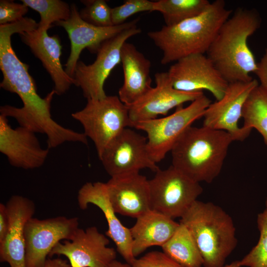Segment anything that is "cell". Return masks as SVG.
I'll use <instances>...</instances> for the list:
<instances>
[{"label": "cell", "mask_w": 267, "mask_h": 267, "mask_svg": "<svg viewBox=\"0 0 267 267\" xmlns=\"http://www.w3.org/2000/svg\"><path fill=\"white\" fill-rule=\"evenodd\" d=\"M261 18L256 10L236 9L223 23L206 55L228 83L253 79L257 62L248 44L249 38L260 27Z\"/></svg>", "instance_id": "obj_1"}, {"label": "cell", "mask_w": 267, "mask_h": 267, "mask_svg": "<svg viewBox=\"0 0 267 267\" xmlns=\"http://www.w3.org/2000/svg\"><path fill=\"white\" fill-rule=\"evenodd\" d=\"M223 0L211 2L200 15L173 26L149 32L148 37L162 52L166 65L196 54H205L223 23L232 14Z\"/></svg>", "instance_id": "obj_2"}, {"label": "cell", "mask_w": 267, "mask_h": 267, "mask_svg": "<svg viewBox=\"0 0 267 267\" xmlns=\"http://www.w3.org/2000/svg\"><path fill=\"white\" fill-rule=\"evenodd\" d=\"M233 141L225 131L191 126L171 150L172 165L196 182L211 183L220 174Z\"/></svg>", "instance_id": "obj_3"}, {"label": "cell", "mask_w": 267, "mask_h": 267, "mask_svg": "<svg viewBox=\"0 0 267 267\" xmlns=\"http://www.w3.org/2000/svg\"><path fill=\"white\" fill-rule=\"evenodd\" d=\"M194 238L204 267H222L237 240L231 217L212 202L196 200L180 218Z\"/></svg>", "instance_id": "obj_4"}, {"label": "cell", "mask_w": 267, "mask_h": 267, "mask_svg": "<svg viewBox=\"0 0 267 267\" xmlns=\"http://www.w3.org/2000/svg\"><path fill=\"white\" fill-rule=\"evenodd\" d=\"M71 116L81 123L84 134L94 143L99 159L123 130L133 125L128 106L116 95L88 99L84 108Z\"/></svg>", "instance_id": "obj_5"}, {"label": "cell", "mask_w": 267, "mask_h": 267, "mask_svg": "<svg viewBox=\"0 0 267 267\" xmlns=\"http://www.w3.org/2000/svg\"><path fill=\"white\" fill-rule=\"evenodd\" d=\"M211 103L203 94L187 106L177 107L170 115L134 123L132 127L146 134L148 153L152 160L157 163L171 151L186 129L203 117Z\"/></svg>", "instance_id": "obj_6"}, {"label": "cell", "mask_w": 267, "mask_h": 267, "mask_svg": "<svg viewBox=\"0 0 267 267\" xmlns=\"http://www.w3.org/2000/svg\"><path fill=\"white\" fill-rule=\"evenodd\" d=\"M151 210L173 219L181 218L202 192L200 183L172 165L149 180Z\"/></svg>", "instance_id": "obj_7"}, {"label": "cell", "mask_w": 267, "mask_h": 267, "mask_svg": "<svg viewBox=\"0 0 267 267\" xmlns=\"http://www.w3.org/2000/svg\"><path fill=\"white\" fill-rule=\"evenodd\" d=\"M141 32L137 25L128 28L104 41L97 50L92 63L78 62L73 77L75 85L82 89L87 100L102 99L107 96L104 83L114 68L121 63L123 45L129 39Z\"/></svg>", "instance_id": "obj_8"}, {"label": "cell", "mask_w": 267, "mask_h": 267, "mask_svg": "<svg viewBox=\"0 0 267 267\" xmlns=\"http://www.w3.org/2000/svg\"><path fill=\"white\" fill-rule=\"evenodd\" d=\"M78 226V217L29 219L24 228L26 267H44L54 246L61 240H72Z\"/></svg>", "instance_id": "obj_9"}, {"label": "cell", "mask_w": 267, "mask_h": 267, "mask_svg": "<svg viewBox=\"0 0 267 267\" xmlns=\"http://www.w3.org/2000/svg\"><path fill=\"white\" fill-rule=\"evenodd\" d=\"M99 159L111 177L138 173L144 169L155 173L160 169L149 155L147 137L129 128L110 143Z\"/></svg>", "instance_id": "obj_10"}, {"label": "cell", "mask_w": 267, "mask_h": 267, "mask_svg": "<svg viewBox=\"0 0 267 267\" xmlns=\"http://www.w3.org/2000/svg\"><path fill=\"white\" fill-rule=\"evenodd\" d=\"M259 85L255 79L246 82L229 83L223 96L211 103L203 117V126L229 133L234 141H243L252 130L240 127L243 109L251 92Z\"/></svg>", "instance_id": "obj_11"}, {"label": "cell", "mask_w": 267, "mask_h": 267, "mask_svg": "<svg viewBox=\"0 0 267 267\" xmlns=\"http://www.w3.org/2000/svg\"><path fill=\"white\" fill-rule=\"evenodd\" d=\"M173 87L187 92L209 91L216 100L224 95L228 83L205 54H192L175 62L167 72Z\"/></svg>", "instance_id": "obj_12"}, {"label": "cell", "mask_w": 267, "mask_h": 267, "mask_svg": "<svg viewBox=\"0 0 267 267\" xmlns=\"http://www.w3.org/2000/svg\"><path fill=\"white\" fill-rule=\"evenodd\" d=\"M109 242L95 226L79 228L72 240L58 243L48 256H64L71 267H109L116 258Z\"/></svg>", "instance_id": "obj_13"}, {"label": "cell", "mask_w": 267, "mask_h": 267, "mask_svg": "<svg viewBox=\"0 0 267 267\" xmlns=\"http://www.w3.org/2000/svg\"><path fill=\"white\" fill-rule=\"evenodd\" d=\"M69 18L55 23L56 26L63 27L67 32L71 44L70 53L65 64V71L71 77H74L77 63L84 49L96 53L101 44L105 41L115 36L124 30L137 25L135 19L119 25L97 27L82 19L79 11L74 3L71 5Z\"/></svg>", "instance_id": "obj_14"}, {"label": "cell", "mask_w": 267, "mask_h": 267, "mask_svg": "<svg viewBox=\"0 0 267 267\" xmlns=\"http://www.w3.org/2000/svg\"><path fill=\"white\" fill-rule=\"evenodd\" d=\"M154 78L155 86L136 102L127 105L133 124L166 115L171 109L191 102L204 94L203 92H187L176 89L167 72H157Z\"/></svg>", "instance_id": "obj_15"}, {"label": "cell", "mask_w": 267, "mask_h": 267, "mask_svg": "<svg viewBox=\"0 0 267 267\" xmlns=\"http://www.w3.org/2000/svg\"><path fill=\"white\" fill-rule=\"evenodd\" d=\"M36 134L20 126L12 128L7 118L0 115V152L10 165L29 170L44 165L49 148L41 147Z\"/></svg>", "instance_id": "obj_16"}, {"label": "cell", "mask_w": 267, "mask_h": 267, "mask_svg": "<svg viewBox=\"0 0 267 267\" xmlns=\"http://www.w3.org/2000/svg\"><path fill=\"white\" fill-rule=\"evenodd\" d=\"M77 200L81 210L87 209L89 204H91L103 213L108 226L106 235L114 241L118 252L127 263L131 265L136 258L132 252L133 240L130 230L117 218L108 197L106 183L86 182L79 189Z\"/></svg>", "instance_id": "obj_17"}, {"label": "cell", "mask_w": 267, "mask_h": 267, "mask_svg": "<svg viewBox=\"0 0 267 267\" xmlns=\"http://www.w3.org/2000/svg\"><path fill=\"white\" fill-rule=\"evenodd\" d=\"M106 184L116 214L137 219L151 210L149 180L139 173L111 177Z\"/></svg>", "instance_id": "obj_18"}, {"label": "cell", "mask_w": 267, "mask_h": 267, "mask_svg": "<svg viewBox=\"0 0 267 267\" xmlns=\"http://www.w3.org/2000/svg\"><path fill=\"white\" fill-rule=\"evenodd\" d=\"M9 224L3 242L0 244V260L10 267H26L24 228L35 213V205L29 198L12 196L6 204Z\"/></svg>", "instance_id": "obj_19"}, {"label": "cell", "mask_w": 267, "mask_h": 267, "mask_svg": "<svg viewBox=\"0 0 267 267\" xmlns=\"http://www.w3.org/2000/svg\"><path fill=\"white\" fill-rule=\"evenodd\" d=\"M47 31L37 29L19 34L23 43L31 49L34 55L40 60L49 74L54 84L55 94L65 93L75 80L67 74L61 63L62 45L57 35L49 36Z\"/></svg>", "instance_id": "obj_20"}, {"label": "cell", "mask_w": 267, "mask_h": 267, "mask_svg": "<svg viewBox=\"0 0 267 267\" xmlns=\"http://www.w3.org/2000/svg\"><path fill=\"white\" fill-rule=\"evenodd\" d=\"M124 81L118 97L126 105L140 99L152 88L151 62L132 44L126 42L121 50Z\"/></svg>", "instance_id": "obj_21"}, {"label": "cell", "mask_w": 267, "mask_h": 267, "mask_svg": "<svg viewBox=\"0 0 267 267\" xmlns=\"http://www.w3.org/2000/svg\"><path fill=\"white\" fill-rule=\"evenodd\" d=\"M179 225V222L152 210L138 217L135 224L130 228L134 256L136 258L151 246L162 247Z\"/></svg>", "instance_id": "obj_22"}, {"label": "cell", "mask_w": 267, "mask_h": 267, "mask_svg": "<svg viewBox=\"0 0 267 267\" xmlns=\"http://www.w3.org/2000/svg\"><path fill=\"white\" fill-rule=\"evenodd\" d=\"M163 252L183 267H202L203 259L188 229L182 223L162 247Z\"/></svg>", "instance_id": "obj_23"}, {"label": "cell", "mask_w": 267, "mask_h": 267, "mask_svg": "<svg viewBox=\"0 0 267 267\" xmlns=\"http://www.w3.org/2000/svg\"><path fill=\"white\" fill-rule=\"evenodd\" d=\"M154 11L160 12L166 26L176 25L203 13L210 5L208 0H159Z\"/></svg>", "instance_id": "obj_24"}, {"label": "cell", "mask_w": 267, "mask_h": 267, "mask_svg": "<svg viewBox=\"0 0 267 267\" xmlns=\"http://www.w3.org/2000/svg\"><path fill=\"white\" fill-rule=\"evenodd\" d=\"M243 127L256 129L267 145V91L259 85L251 92L244 104Z\"/></svg>", "instance_id": "obj_25"}, {"label": "cell", "mask_w": 267, "mask_h": 267, "mask_svg": "<svg viewBox=\"0 0 267 267\" xmlns=\"http://www.w3.org/2000/svg\"><path fill=\"white\" fill-rule=\"evenodd\" d=\"M22 3L37 11L40 21L37 29L47 31L53 23L68 20L71 13V6L60 0H21Z\"/></svg>", "instance_id": "obj_26"}, {"label": "cell", "mask_w": 267, "mask_h": 267, "mask_svg": "<svg viewBox=\"0 0 267 267\" xmlns=\"http://www.w3.org/2000/svg\"><path fill=\"white\" fill-rule=\"evenodd\" d=\"M260 238L257 245L239 261L241 267H267V208L257 217Z\"/></svg>", "instance_id": "obj_27"}, {"label": "cell", "mask_w": 267, "mask_h": 267, "mask_svg": "<svg viewBox=\"0 0 267 267\" xmlns=\"http://www.w3.org/2000/svg\"><path fill=\"white\" fill-rule=\"evenodd\" d=\"M85 7L79 11L81 17L86 22L97 27L113 26L111 19L112 8L104 0H81Z\"/></svg>", "instance_id": "obj_28"}, {"label": "cell", "mask_w": 267, "mask_h": 267, "mask_svg": "<svg viewBox=\"0 0 267 267\" xmlns=\"http://www.w3.org/2000/svg\"><path fill=\"white\" fill-rule=\"evenodd\" d=\"M154 1L148 0H125L121 5L112 8L113 25L123 24L128 18L137 13L154 11Z\"/></svg>", "instance_id": "obj_29"}, {"label": "cell", "mask_w": 267, "mask_h": 267, "mask_svg": "<svg viewBox=\"0 0 267 267\" xmlns=\"http://www.w3.org/2000/svg\"><path fill=\"white\" fill-rule=\"evenodd\" d=\"M29 7L24 3L13 0H0V25L17 22L22 19L28 11Z\"/></svg>", "instance_id": "obj_30"}, {"label": "cell", "mask_w": 267, "mask_h": 267, "mask_svg": "<svg viewBox=\"0 0 267 267\" xmlns=\"http://www.w3.org/2000/svg\"><path fill=\"white\" fill-rule=\"evenodd\" d=\"M132 267H183L163 252L151 251L136 259L131 265Z\"/></svg>", "instance_id": "obj_31"}, {"label": "cell", "mask_w": 267, "mask_h": 267, "mask_svg": "<svg viewBox=\"0 0 267 267\" xmlns=\"http://www.w3.org/2000/svg\"><path fill=\"white\" fill-rule=\"evenodd\" d=\"M254 73L259 80V85L267 91V48L260 61L257 63V69Z\"/></svg>", "instance_id": "obj_32"}, {"label": "cell", "mask_w": 267, "mask_h": 267, "mask_svg": "<svg viewBox=\"0 0 267 267\" xmlns=\"http://www.w3.org/2000/svg\"><path fill=\"white\" fill-rule=\"evenodd\" d=\"M9 224V216L6 205L0 204V244L5 238Z\"/></svg>", "instance_id": "obj_33"}, {"label": "cell", "mask_w": 267, "mask_h": 267, "mask_svg": "<svg viewBox=\"0 0 267 267\" xmlns=\"http://www.w3.org/2000/svg\"><path fill=\"white\" fill-rule=\"evenodd\" d=\"M44 267H71L66 260L60 258L47 259Z\"/></svg>", "instance_id": "obj_34"}, {"label": "cell", "mask_w": 267, "mask_h": 267, "mask_svg": "<svg viewBox=\"0 0 267 267\" xmlns=\"http://www.w3.org/2000/svg\"><path fill=\"white\" fill-rule=\"evenodd\" d=\"M109 267H132V266L128 263H123L121 262L114 260L111 264Z\"/></svg>", "instance_id": "obj_35"}, {"label": "cell", "mask_w": 267, "mask_h": 267, "mask_svg": "<svg viewBox=\"0 0 267 267\" xmlns=\"http://www.w3.org/2000/svg\"><path fill=\"white\" fill-rule=\"evenodd\" d=\"M222 267H241L239 261H235L230 264L223 266Z\"/></svg>", "instance_id": "obj_36"}, {"label": "cell", "mask_w": 267, "mask_h": 267, "mask_svg": "<svg viewBox=\"0 0 267 267\" xmlns=\"http://www.w3.org/2000/svg\"><path fill=\"white\" fill-rule=\"evenodd\" d=\"M266 207L267 208V198L266 199Z\"/></svg>", "instance_id": "obj_37"}]
</instances>
